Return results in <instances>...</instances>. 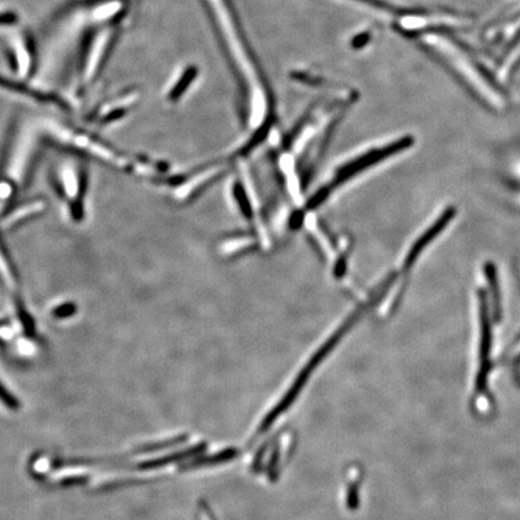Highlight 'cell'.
Masks as SVG:
<instances>
[{"instance_id":"7a4b0ae2","label":"cell","mask_w":520,"mask_h":520,"mask_svg":"<svg viewBox=\"0 0 520 520\" xmlns=\"http://www.w3.org/2000/svg\"><path fill=\"white\" fill-rule=\"evenodd\" d=\"M412 144H413L412 137H401L399 140L392 141L387 145L374 147L364 153L359 154L355 158L350 159V162L345 163L342 167L337 169L333 182H331L333 184L331 187H337L340 184H345V181L359 175L362 171L377 165L378 163L383 162L392 156H397L402 151H406L412 146ZM331 187L329 186L330 191H331Z\"/></svg>"},{"instance_id":"6da1fadb","label":"cell","mask_w":520,"mask_h":520,"mask_svg":"<svg viewBox=\"0 0 520 520\" xmlns=\"http://www.w3.org/2000/svg\"><path fill=\"white\" fill-rule=\"evenodd\" d=\"M204 5L239 90L243 121L254 127L252 137L263 141L273 127L275 104L269 81L231 0H204Z\"/></svg>"},{"instance_id":"3957f363","label":"cell","mask_w":520,"mask_h":520,"mask_svg":"<svg viewBox=\"0 0 520 520\" xmlns=\"http://www.w3.org/2000/svg\"><path fill=\"white\" fill-rule=\"evenodd\" d=\"M454 216H456V210H444V214L436 219L435 223H432L425 231V233L419 236L417 241L413 243V246L409 248V252L407 253L405 260H404V269H406V271H409L413 266L414 263L417 261L418 256H420V253L430 245L432 240H435L442 233V231L447 228L448 224L452 221Z\"/></svg>"},{"instance_id":"5b68a950","label":"cell","mask_w":520,"mask_h":520,"mask_svg":"<svg viewBox=\"0 0 520 520\" xmlns=\"http://www.w3.org/2000/svg\"><path fill=\"white\" fill-rule=\"evenodd\" d=\"M235 196H236L238 204H239L240 207L242 210V214H245L246 217L251 218L252 207L249 206V204H248L247 196H246V193L243 191L242 187L238 186V187L235 188Z\"/></svg>"},{"instance_id":"277c9868","label":"cell","mask_w":520,"mask_h":520,"mask_svg":"<svg viewBox=\"0 0 520 520\" xmlns=\"http://www.w3.org/2000/svg\"><path fill=\"white\" fill-rule=\"evenodd\" d=\"M196 67H188L184 69V71L179 74L175 82L172 81L171 87H169V90L167 92V98L170 102H177L179 99L182 98L186 92H187L189 85H192V82L196 78Z\"/></svg>"},{"instance_id":"8992f818","label":"cell","mask_w":520,"mask_h":520,"mask_svg":"<svg viewBox=\"0 0 520 520\" xmlns=\"http://www.w3.org/2000/svg\"><path fill=\"white\" fill-rule=\"evenodd\" d=\"M41 207H43V205L39 203V204H33L29 205V206H26V207H23L21 211L18 210V211H16V214H13L11 217H9V219L6 221V224H13V223L18 221L20 218L29 216L30 214H33V212H36L39 210H41Z\"/></svg>"}]
</instances>
